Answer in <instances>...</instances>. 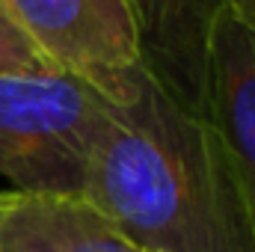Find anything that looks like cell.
<instances>
[{
    "mask_svg": "<svg viewBox=\"0 0 255 252\" xmlns=\"http://www.w3.org/2000/svg\"><path fill=\"white\" fill-rule=\"evenodd\" d=\"M54 71L57 68L24 36V30L15 24V18L0 0V74H54Z\"/></svg>",
    "mask_w": 255,
    "mask_h": 252,
    "instance_id": "52a82bcc",
    "label": "cell"
},
{
    "mask_svg": "<svg viewBox=\"0 0 255 252\" xmlns=\"http://www.w3.org/2000/svg\"><path fill=\"white\" fill-rule=\"evenodd\" d=\"M24 36L63 74L101 83L139 65L128 0H3Z\"/></svg>",
    "mask_w": 255,
    "mask_h": 252,
    "instance_id": "3957f363",
    "label": "cell"
},
{
    "mask_svg": "<svg viewBox=\"0 0 255 252\" xmlns=\"http://www.w3.org/2000/svg\"><path fill=\"white\" fill-rule=\"evenodd\" d=\"M208 119L235 166L255 238V36L229 15L211 48Z\"/></svg>",
    "mask_w": 255,
    "mask_h": 252,
    "instance_id": "5b68a950",
    "label": "cell"
},
{
    "mask_svg": "<svg viewBox=\"0 0 255 252\" xmlns=\"http://www.w3.org/2000/svg\"><path fill=\"white\" fill-rule=\"evenodd\" d=\"M139 68L181 107L208 119L211 48L226 0H128Z\"/></svg>",
    "mask_w": 255,
    "mask_h": 252,
    "instance_id": "277c9868",
    "label": "cell"
},
{
    "mask_svg": "<svg viewBox=\"0 0 255 252\" xmlns=\"http://www.w3.org/2000/svg\"><path fill=\"white\" fill-rule=\"evenodd\" d=\"M0 252H154L77 196L0 190Z\"/></svg>",
    "mask_w": 255,
    "mask_h": 252,
    "instance_id": "8992f818",
    "label": "cell"
},
{
    "mask_svg": "<svg viewBox=\"0 0 255 252\" xmlns=\"http://www.w3.org/2000/svg\"><path fill=\"white\" fill-rule=\"evenodd\" d=\"M104 95L74 74H0V175L15 193L77 196Z\"/></svg>",
    "mask_w": 255,
    "mask_h": 252,
    "instance_id": "7a4b0ae2",
    "label": "cell"
},
{
    "mask_svg": "<svg viewBox=\"0 0 255 252\" xmlns=\"http://www.w3.org/2000/svg\"><path fill=\"white\" fill-rule=\"evenodd\" d=\"M104 113L80 199L154 252H255L244 193L211 119L139 65L101 83Z\"/></svg>",
    "mask_w": 255,
    "mask_h": 252,
    "instance_id": "6da1fadb",
    "label": "cell"
},
{
    "mask_svg": "<svg viewBox=\"0 0 255 252\" xmlns=\"http://www.w3.org/2000/svg\"><path fill=\"white\" fill-rule=\"evenodd\" d=\"M226 15L255 36V0H226Z\"/></svg>",
    "mask_w": 255,
    "mask_h": 252,
    "instance_id": "ba28073f",
    "label": "cell"
}]
</instances>
